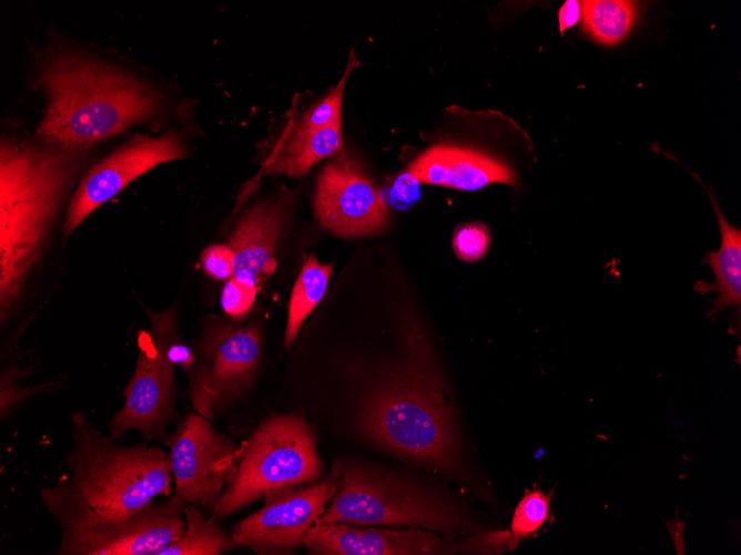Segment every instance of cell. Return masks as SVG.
Here are the masks:
<instances>
[{
  "mask_svg": "<svg viewBox=\"0 0 741 555\" xmlns=\"http://www.w3.org/2000/svg\"><path fill=\"white\" fill-rule=\"evenodd\" d=\"M87 150L2 137L0 144V317L19 301Z\"/></svg>",
  "mask_w": 741,
  "mask_h": 555,
  "instance_id": "6da1fadb",
  "label": "cell"
},
{
  "mask_svg": "<svg viewBox=\"0 0 741 555\" xmlns=\"http://www.w3.org/2000/svg\"><path fill=\"white\" fill-rule=\"evenodd\" d=\"M35 83L48 101L37 140L72 150H87L155 119L163 105L161 95L138 76L69 50L45 55Z\"/></svg>",
  "mask_w": 741,
  "mask_h": 555,
  "instance_id": "7a4b0ae2",
  "label": "cell"
},
{
  "mask_svg": "<svg viewBox=\"0 0 741 555\" xmlns=\"http://www.w3.org/2000/svg\"><path fill=\"white\" fill-rule=\"evenodd\" d=\"M358 425L397 455L456 475L463 472L455 410L429 369L412 366L380 381L364 401Z\"/></svg>",
  "mask_w": 741,
  "mask_h": 555,
  "instance_id": "3957f363",
  "label": "cell"
},
{
  "mask_svg": "<svg viewBox=\"0 0 741 555\" xmlns=\"http://www.w3.org/2000/svg\"><path fill=\"white\" fill-rule=\"evenodd\" d=\"M69 482L97 512L125 517L171 493L169 453L156 446L119 445L98 431L82 411L70 414Z\"/></svg>",
  "mask_w": 741,
  "mask_h": 555,
  "instance_id": "277c9868",
  "label": "cell"
},
{
  "mask_svg": "<svg viewBox=\"0 0 741 555\" xmlns=\"http://www.w3.org/2000/svg\"><path fill=\"white\" fill-rule=\"evenodd\" d=\"M40 496L60 527L59 555H159L186 527L176 494L125 517L100 514L64 480Z\"/></svg>",
  "mask_w": 741,
  "mask_h": 555,
  "instance_id": "5b68a950",
  "label": "cell"
},
{
  "mask_svg": "<svg viewBox=\"0 0 741 555\" xmlns=\"http://www.w3.org/2000/svg\"><path fill=\"white\" fill-rule=\"evenodd\" d=\"M323 469L315 431L305 417L272 414L240 448L236 475L220 494L210 517L221 522L276 487L315 483Z\"/></svg>",
  "mask_w": 741,
  "mask_h": 555,
  "instance_id": "8992f818",
  "label": "cell"
},
{
  "mask_svg": "<svg viewBox=\"0 0 741 555\" xmlns=\"http://www.w3.org/2000/svg\"><path fill=\"white\" fill-rule=\"evenodd\" d=\"M341 467L339 487L315 524L424 527L446 535L470 528L460 507L429 491L356 463Z\"/></svg>",
  "mask_w": 741,
  "mask_h": 555,
  "instance_id": "52a82bcc",
  "label": "cell"
},
{
  "mask_svg": "<svg viewBox=\"0 0 741 555\" xmlns=\"http://www.w3.org/2000/svg\"><path fill=\"white\" fill-rule=\"evenodd\" d=\"M146 316L150 328L139 338L135 369L123 391L124 403L108 425L115 441L130 430H138L146 441L166 440V429L175 414V366L168 348L177 338L176 308L159 312L146 309Z\"/></svg>",
  "mask_w": 741,
  "mask_h": 555,
  "instance_id": "ba28073f",
  "label": "cell"
},
{
  "mask_svg": "<svg viewBox=\"0 0 741 555\" xmlns=\"http://www.w3.org/2000/svg\"><path fill=\"white\" fill-rule=\"evenodd\" d=\"M260 322L245 326L207 321L189 376L187 398L193 409L212 421L246 393L262 360Z\"/></svg>",
  "mask_w": 741,
  "mask_h": 555,
  "instance_id": "9c48e42d",
  "label": "cell"
},
{
  "mask_svg": "<svg viewBox=\"0 0 741 555\" xmlns=\"http://www.w3.org/2000/svg\"><path fill=\"white\" fill-rule=\"evenodd\" d=\"M342 481L341 463L315 483H296L270 490L264 505L240 521L232 537L258 555L293 554L324 513Z\"/></svg>",
  "mask_w": 741,
  "mask_h": 555,
  "instance_id": "30bf717a",
  "label": "cell"
},
{
  "mask_svg": "<svg viewBox=\"0 0 741 555\" xmlns=\"http://www.w3.org/2000/svg\"><path fill=\"white\" fill-rule=\"evenodd\" d=\"M509 532H485L465 541L440 538L419 527L394 530L346 523L314 524L304 536L309 554L317 555H430L498 554Z\"/></svg>",
  "mask_w": 741,
  "mask_h": 555,
  "instance_id": "8fae6325",
  "label": "cell"
},
{
  "mask_svg": "<svg viewBox=\"0 0 741 555\" xmlns=\"http://www.w3.org/2000/svg\"><path fill=\"white\" fill-rule=\"evenodd\" d=\"M175 494L212 511L236 475L237 445L199 413L187 414L168 436Z\"/></svg>",
  "mask_w": 741,
  "mask_h": 555,
  "instance_id": "7c38bea8",
  "label": "cell"
},
{
  "mask_svg": "<svg viewBox=\"0 0 741 555\" xmlns=\"http://www.w3.org/2000/svg\"><path fill=\"white\" fill-rule=\"evenodd\" d=\"M185 144L175 131L153 137L136 134L92 165L68 205L62 233L68 238L95 209L131 182L158 165L185 157Z\"/></svg>",
  "mask_w": 741,
  "mask_h": 555,
  "instance_id": "4fadbf2b",
  "label": "cell"
},
{
  "mask_svg": "<svg viewBox=\"0 0 741 555\" xmlns=\"http://www.w3.org/2000/svg\"><path fill=\"white\" fill-rule=\"evenodd\" d=\"M314 207L319 223L343 237L377 234L388 224V208L368 174L343 150L322 168Z\"/></svg>",
  "mask_w": 741,
  "mask_h": 555,
  "instance_id": "5bb4252c",
  "label": "cell"
},
{
  "mask_svg": "<svg viewBox=\"0 0 741 555\" xmlns=\"http://www.w3.org/2000/svg\"><path fill=\"white\" fill-rule=\"evenodd\" d=\"M408 175L416 182L461 191H476L491 183L515 185V171L505 162L477 150L436 145L418 155Z\"/></svg>",
  "mask_w": 741,
  "mask_h": 555,
  "instance_id": "9a60e30c",
  "label": "cell"
},
{
  "mask_svg": "<svg viewBox=\"0 0 741 555\" xmlns=\"http://www.w3.org/2000/svg\"><path fill=\"white\" fill-rule=\"evenodd\" d=\"M291 202L292 196L281 193L255 204L240 218L229 243L234 253L232 277L257 287L275 269L273 255Z\"/></svg>",
  "mask_w": 741,
  "mask_h": 555,
  "instance_id": "2e32d148",
  "label": "cell"
},
{
  "mask_svg": "<svg viewBox=\"0 0 741 555\" xmlns=\"http://www.w3.org/2000/svg\"><path fill=\"white\" fill-rule=\"evenodd\" d=\"M713 205L721 233V245L717 251H709L703 264H707L714 274V282L707 284L699 279L694 290L704 295L717 292L708 316L720 314L728 307L741 305V232L733 227L723 216L710 189L707 191Z\"/></svg>",
  "mask_w": 741,
  "mask_h": 555,
  "instance_id": "e0dca14e",
  "label": "cell"
},
{
  "mask_svg": "<svg viewBox=\"0 0 741 555\" xmlns=\"http://www.w3.org/2000/svg\"><path fill=\"white\" fill-rule=\"evenodd\" d=\"M342 122L321 129L295 126L265 163L266 174L300 177L321 160L342 151Z\"/></svg>",
  "mask_w": 741,
  "mask_h": 555,
  "instance_id": "ac0fdd59",
  "label": "cell"
},
{
  "mask_svg": "<svg viewBox=\"0 0 741 555\" xmlns=\"http://www.w3.org/2000/svg\"><path fill=\"white\" fill-rule=\"evenodd\" d=\"M183 512L185 531L159 555H220L242 547L222 528L220 521L205 518L196 505L184 506Z\"/></svg>",
  "mask_w": 741,
  "mask_h": 555,
  "instance_id": "d6986e66",
  "label": "cell"
},
{
  "mask_svg": "<svg viewBox=\"0 0 741 555\" xmlns=\"http://www.w3.org/2000/svg\"><path fill=\"white\" fill-rule=\"evenodd\" d=\"M332 267V264H319L314 255L305 259L291 294L284 336L285 348L294 343L304 320L323 299Z\"/></svg>",
  "mask_w": 741,
  "mask_h": 555,
  "instance_id": "ffe728a7",
  "label": "cell"
},
{
  "mask_svg": "<svg viewBox=\"0 0 741 555\" xmlns=\"http://www.w3.org/2000/svg\"><path fill=\"white\" fill-rule=\"evenodd\" d=\"M582 27L590 38L606 45L622 41L637 18V4L625 0H586L580 4Z\"/></svg>",
  "mask_w": 741,
  "mask_h": 555,
  "instance_id": "44dd1931",
  "label": "cell"
},
{
  "mask_svg": "<svg viewBox=\"0 0 741 555\" xmlns=\"http://www.w3.org/2000/svg\"><path fill=\"white\" fill-rule=\"evenodd\" d=\"M550 499L551 495L545 494L541 489L525 493L514 511L507 543L509 551H514L551 517Z\"/></svg>",
  "mask_w": 741,
  "mask_h": 555,
  "instance_id": "7402d4cb",
  "label": "cell"
},
{
  "mask_svg": "<svg viewBox=\"0 0 741 555\" xmlns=\"http://www.w3.org/2000/svg\"><path fill=\"white\" fill-rule=\"evenodd\" d=\"M358 65L354 50L351 51L347 66L336 86L316 105L308 110L301 119L300 126L321 129L342 122L343 96L349 74Z\"/></svg>",
  "mask_w": 741,
  "mask_h": 555,
  "instance_id": "603a6c76",
  "label": "cell"
},
{
  "mask_svg": "<svg viewBox=\"0 0 741 555\" xmlns=\"http://www.w3.org/2000/svg\"><path fill=\"white\" fill-rule=\"evenodd\" d=\"M490 245V233L481 223H468L454 233L453 247L458 258L474 261L483 258Z\"/></svg>",
  "mask_w": 741,
  "mask_h": 555,
  "instance_id": "cb8c5ba5",
  "label": "cell"
},
{
  "mask_svg": "<svg viewBox=\"0 0 741 555\" xmlns=\"http://www.w3.org/2000/svg\"><path fill=\"white\" fill-rule=\"evenodd\" d=\"M256 287L231 277L221 292V306L226 315L237 319L243 317L253 306Z\"/></svg>",
  "mask_w": 741,
  "mask_h": 555,
  "instance_id": "d4e9b609",
  "label": "cell"
},
{
  "mask_svg": "<svg viewBox=\"0 0 741 555\" xmlns=\"http://www.w3.org/2000/svg\"><path fill=\"white\" fill-rule=\"evenodd\" d=\"M18 382V369H8L1 373L0 413L3 419L22 400L44 390L45 384L21 387Z\"/></svg>",
  "mask_w": 741,
  "mask_h": 555,
  "instance_id": "484cf974",
  "label": "cell"
},
{
  "mask_svg": "<svg viewBox=\"0 0 741 555\" xmlns=\"http://www.w3.org/2000/svg\"><path fill=\"white\" fill-rule=\"evenodd\" d=\"M201 266L214 279H230L234 270V253L229 245H211L201 254Z\"/></svg>",
  "mask_w": 741,
  "mask_h": 555,
  "instance_id": "4316f807",
  "label": "cell"
},
{
  "mask_svg": "<svg viewBox=\"0 0 741 555\" xmlns=\"http://www.w3.org/2000/svg\"><path fill=\"white\" fill-rule=\"evenodd\" d=\"M581 17L580 3L576 0L566 1L559 9V30L562 33L565 30L575 25Z\"/></svg>",
  "mask_w": 741,
  "mask_h": 555,
  "instance_id": "83f0119b",
  "label": "cell"
}]
</instances>
